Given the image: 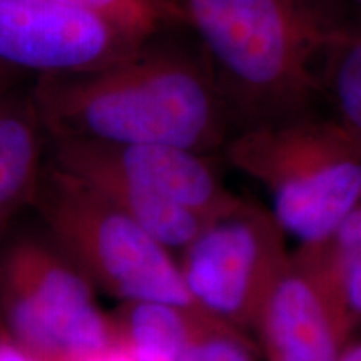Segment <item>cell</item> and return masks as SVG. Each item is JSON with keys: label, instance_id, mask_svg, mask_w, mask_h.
Masks as SVG:
<instances>
[{"label": "cell", "instance_id": "1", "mask_svg": "<svg viewBox=\"0 0 361 361\" xmlns=\"http://www.w3.org/2000/svg\"><path fill=\"white\" fill-rule=\"evenodd\" d=\"M32 101L47 137L226 146L229 107L207 61L154 39L101 69L40 78Z\"/></svg>", "mask_w": 361, "mask_h": 361}, {"label": "cell", "instance_id": "2", "mask_svg": "<svg viewBox=\"0 0 361 361\" xmlns=\"http://www.w3.org/2000/svg\"><path fill=\"white\" fill-rule=\"evenodd\" d=\"M180 2L229 112L245 117V128L308 114L329 52L350 25L329 0Z\"/></svg>", "mask_w": 361, "mask_h": 361}, {"label": "cell", "instance_id": "3", "mask_svg": "<svg viewBox=\"0 0 361 361\" xmlns=\"http://www.w3.org/2000/svg\"><path fill=\"white\" fill-rule=\"evenodd\" d=\"M239 173L298 250L322 247L361 202V147L335 121L308 114L239 130L226 142Z\"/></svg>", "mask_w": 361, "mask_h": 361}, {"label": "cell", "instance_id": "4", "mask_svg": "<svg viewBox=\"0 0 361 361\" xmlns=\"http://www.w3.org/2000/svg\"><path fill=\"white\" fill-rule=\"evenodd\" d=\"M34 204L57 250L92 284L123 301L202 313L169 247L85 180L47 162Z\"/></svg>", "mask_w": 361, "mask_h": 361}, {"label": "cell", "instance_id": "5", "mask_svg": "<svg viewBox=\"0 0 361 361\" xmlns=\"http://www.w3.org/2000/svg\"><path fill=\"white\" fill-rule=\"evenodd\" d=\"M0 313L37 361H89L117 346L92 283L57 247L22 239L0 256Z\"/></svg>", "mask_w": 361, "mask_h": 361}, {"label": "cell", "instance_id": "6", "mask_svg": "<svg viewBox=\"0 0 361 361\" xmlns=\"http://www.w3.org/2000/svg\"><path fill=\"white\" fill-rule=\"evenodd\" d=\"M268 209L236 200L207 219L180 251L179 266L202 313L233 329L255 326L291 256Z\"/></svg>", "mask_w": 361, "mask_h": 361}, {"label": "cell", "instance_id": "7", "mask_svg": "<svg viewBox=\"0 0 361 361\" xmlns=\"http://www.w3.org/2000/svg\"><path fill=\"white\" fill-rule=\"evenodd\" d=\"M154 39V37H152ZM85 8L56 0H0V69L40 78L82 74L147 42Z\"/></svg>", "mask_w": 361, "mask_h": 361}, {"label": "cell", "instance_id": "8", "mask_svg": "<svg viewBox=\"0 0 361 361\" xmlns=\"http://www.w3.org/2000/svg\"><path fill=\"white\" fill-rule=\"evenodd\" d=\"M51 162L96 166L123 176L147 191L192 211L204 221L238 200L216 173L206 154L162 144H111L85 139L47 137Z\"/></svg>", "mask_w": 361, "mask_h": 361}, {"label": "cell", "instance_id": "9", "mask_svg": "<svg viewBox=\"0 0 361 361\" xmlns=\"http://www.w3.org/2000/svg\"><path fill=\"white\" fill-rule=\"evenodd\" d=\"M256 329L271 361H336L350 335L318 247L298 250L261 306Z\"/></svg>", "mask_w": 361, "mask_h": 361}, {"label": "cell", "instance_id": "10", "mask_svg": "<svg viewBox=\"0 0 361 361\" xmlns=\"http://www.w3.org/2000/svg\"><path fill=\"white\" fill-rule=\"evenodd\" d=\"M47 137L32 96H0V233L27 204H34L44 173Z\"/></svg>", "mask_w": 361, "mask_h": 361}, {"label": "cell", "instance_id": "11", "mask_svg": "<svg viewBox=\"0 0 361 361\" xmlns=\"http://www.w3.org/2000/svg\"><path fill=\"white\" fill-rule=\"evenodd\" d=\"M117 346L134 361H180L209 316L157 301H124L111 316Z\"/></svg>", "mask_w": 361, "mask_h": 361}, {"label": "cell", "instance_id": "12", "mask_svg": "<svg viewBox=\"0 0 361 361\" xmlns=\"http://www.w3.org/2000/svg\"><path fill=\"white\" fill-rule=\"evenodd\" d=\"M56 168L96 188L171 251H183L206 223L192 211L137 186L112 171L96 166H67V168L56 166Z\"/></svg>", "mask_w": 361, "mask_h": 361}, {"label": "cell", "instance_id": "13", "mask_svg": "<svg viewBox=\"0 0 361 361\" xmlns=\"http://www.w3.org/2000/svg\"><path fill=\"white\" fill-rule=\"evenodd\" d=\"M331 119L361 147V24L348 25L333 45L322 75Z\"/></svg>", "mask_w": 361, "mask_h": 361}, {"label": "cell", "instance_id": "14", "mask_svg": "<svg viewBox=\"0 0 361 361\" xmlns=\"http://www.w3.org/2000/svg\"><path fill=\"white\" fill-rule=\"evenodd\" d=\"M96 12L146 39L156 37L164 27L186 22L180 0H56Z\"/></svg>", "mask_w": 361, "mask_h": 361}, {"label": "cell", "instance_id": "15", "mask_svg": "<svg viewBox=\"0 0 361 361\" xmlns=\"http://www.w3.org/2000/svg\"><path fill=\"white\" fill-rule=\"evenodd\" d=\"M318 250L346 329H361V246L328 243Z\"/></svg>", "mask_w": 361, "mask_h": 361}, {"label": "cell", "instance_id": "16", "mask_svg": "<svg viewBox=\"0 0 361 361\" xmlns=\"http://www.w3.org/2000/svg\"><path fill=\"white\" fill-rule=\"evenodd\" d=\"M180 361H252L236 329L221 323L207 324L197 333Z\"/></svg>", "mask_w": 361, "mask_h": 361}, {"label": "cell", "instance_id": "17", "mask_svg": "<svg viewBox=\"0 0 361 361\" xmlns=\"http://www.w3.org/2000/svg\"><path fill=\"white\" fill-rule=\"evenodd\" d=\"M329 243L341 246H361V202L355 207L353 213L343 221Z\"/></svg>", "mask_w": 361, "mask_h": 361}, {"label": "cell", "instance_id": "18", "mask_svg": "<svg viewBox=\"0 0 361 361\" xmlns=\"http://www.w3.org/2000/svg\"><path fill=\"white\" fill-rule=\"evenodd\" d=\"M0 361H37L12 338H0Z\"/></svg>", "mask_w": 361, "mask_h": 361}, {"label": "cell", "instance_id": "19", "mask_svg": "<svg viewBox=\"0 0 361 361\" xmlns=\"http://www.w3.org/2000/svg\"><path fill=\"white\" fill-rule=\"evenodd\" d=\"M336 361H361V340L343 346Z\"/></svg>", "mask_w": 361, "mask_h": 361}, {"label": "cell", "instance_id": "20", "mask_svg": "<svg viewBox=\"0 0 361 361\" xmlns=\"http://www.w3.org/2000/svg\"><path fill=\"white\" fill-rule=\"evenodd\" d=\"M89 361H134V360H133V356H130L124 348L116 346V348L106 351V353L99 355V356H96V358L89 360Z\"/></svg>", "mask_w": 361, "mask_h": 361}, {"label": "cell", "instance_id": "21", "mask_svg": "<svg viewBox=\"0 0 361 361\" xmlns=\"http://www.w3.org/2000/svg\"><path fill=\"white\" fill-rule=\"evenodd\" d=\"M11 75H12V74H8V72L0 69V96H4V89H6L7 80L11 79Z\"/></svg>", "mask_w": 361, "mask_h": 361}, {"label": "cell", "instance_id": "22", "mask_svg": "<svg viewBox=\"0 0 361 361\" xmlns=\"http://www.w3.org/2000/svg\"><path fill=\"white\" fill-rule=\"evenodd\" d=\"M353 2L356 4V6H358V7H360V11H361V0H353Z\"/></svg>", "mask_w": 361, "mask_h": 361}]
</instances>
